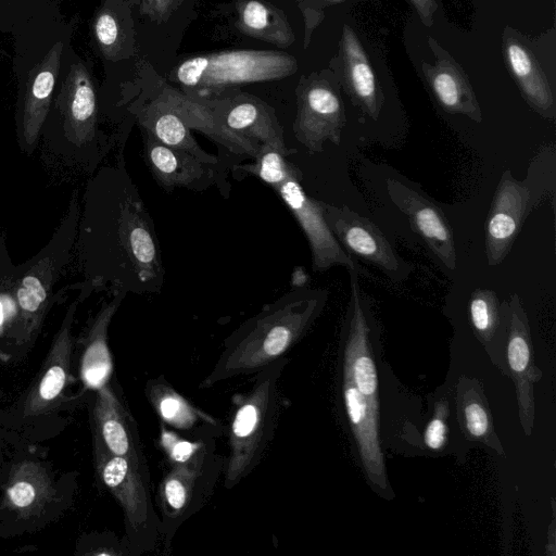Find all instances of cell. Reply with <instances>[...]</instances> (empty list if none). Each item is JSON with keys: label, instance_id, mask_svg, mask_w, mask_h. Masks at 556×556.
Returning a JSON list of instances; mask_svg holds the SVG:
<instances>
[{"label": "cell", "instance_id": "6da1fadb", "mask_svg": "<svg viewBox=\"0 0 556 556\" xmlns=\"http://www.w3.org/2000/svg\"><path fill=\"white\" fill-rule=\"evenodd\" d=\"M72 258L83 277L74 286L79 300L102 290L161 292L165 271L154 223L123 159L89 176Z\"/></svg>", "mask_w": 556, "mask_h": 556}, {"label": "cell", "instance_id": "7a4b0ae2", "mask_svg": "<svg viewBox=\"0 0 556 556\" xmlns=\"http://www.w3.org/2000/svg\"><path fill=\"white\" fill-rule=\"evenodd\" d=\"M326 289L295 287L245 320L225 341L224 351L200 388L256 374L282 358L320 315Z\"/></svg>", "mask_w": 556, "mask_h": 556}, {"label": "cell", "instance_id": "3957f363", "mask_svg": "<svg viewBox=\"0 0 556 556\" xmlns=\"http://www.w3.org/2000/svg\"><path fill=\"white\" fill-rule=\"evenodd\" d=\"M45 152L70 169L93 174L112 148L98 124L97 93L83 63H73L40 132Z\"/></svg>", "mask_w": 556, "mask_h": 556}, {"label": "cell", "instance_id": "277c9868", "mask_svg": "<svg viewBox=\"0 0 556 556\" xmlns=\"http://www.w3.org/2000/svg\"><path fill=\"white\" fill-rule=\"evenodd\" d=\"M286 364L282 357L257 371L252 388L235 400L224 467L226 489H232L255 469L274 438L282 410L279 379Z\"/></svg>", "mask_w": 556, "mask_h": 556}, {"label": "cell", "instance_id": "5b68a950", "mask_svg": "<svg viewBox=\"0 0 556 556\" xmlns=\"http://www.w3.org/2000/svg\"><path fill=\"white\" fill-rule=\"evenodd\" d=\"M296 70V60L286 52L239 49L188 58L175 68V79L202 97L232 85L281 79Z\"/></svg>", "mask_w": 556, "mask_h": 556}, {"label": "cell", "instance_id": "8992f818", "mask_svg": "<svg viewBox=\"0 0 556 556\" xmlns=\"http://www.w3.org/2000/svg\"><path fill=\"white\" fill-rule=\"evenodd\" d=\"M80 214L79 190L72 192L67 208L48 243L30 260L17 265L15 301L18 315L35 325L52 298L53 287L70 265Z\"/></svg>", "mask_w": 556, "mask_h": 556}, {"label": "cell", "instance_id": "52a82bcc", "mask_svg": "<svg viewBox=\"0 0 556 556\" xmlns=\"http://www.w3.org/2000/svg\"><path fill=\"white\" fill-rule=\"evenodd\" d=\"M97 471L123 508L129 546L135 554L155 547L160 531L147 464L109 453L97 442Z\"/></svg>", "mask_w": 556, "mask_h": 556}, {"label": "cell", "instance_id": "ba28073f", "mask_svg": "<svg viewBox=\"0 0 556 556\" xmlns=\"http://www.w3.org/2000/svg\"><path fill=\"white\" fill-rule=\"evenodd\" d=\"M214 443L185 463L170 464L159 484L160 531L167 543L178 528L205 505L224 471L225 458L215 452Z\"/></svg>", "mask_w": 556, "mask_h": 556}, {"label": "cell", "instance_id": "9c48e42d", "mask_svg": "<svg viewBox=\"0 0 556 556\" xmlns=\"http://www.w3.org/2000/svg\"><path fill=\"white\" fill-rule=\"evenodd\" d=\"M321 207L332 235L351 256L372 264L395 283L404 281L413 271V266L395 252L382 231L368 218L348 206L321 202Z\"/></svg>", "mask_w": 556, "mask_h": 556}, {"label": "cell", "instance_id": "30bf717a", "mask_svg": "<svg viewBox=\"0 0 556 556\" xmlns=\"http://www.w3.org/2000/svg\"><path fill=\"white\" fill-rule=\"evenodd\" d=\"M275 190L308 241L315 271H324L339 265L358 273L356 260L341 247L328 227L321 201H316L305 193L301 184V172L296 166L291 165L288 177Z\"/></svg>", "mask_w": 556, "mask_h": 556}, {"label": "cell", "instance_id": "8fae6325", "mask_svg": "<svg viewBox=\"0 0 556 556\" xmlns=\"http://www.w3.org/2000/svg\"><path fill=\"white\" fill-rule=\"evenodd\" d=\"M295 138L309 153L324 151L326 141L339 144L345 124L342 101L324 78L303 79L296 89Z\"/></svg>", "mask_w": 556, "mask_h": 556}, {"label": "cell", "instance_id": "7c38bea8", "mask_svg": "<svg viewBox=\"0 0 556 556\" xmlns=\"http://www.w3.org/2000/svg\"><path fill=\"white\" fill-rule=\"evenodd\" d=\"M502 305L507 319L505 361L515 382L520 422L529 435L534 420L533 384L541 378V371L533 363L528 317L519 296L513 294Z\"/></svg>", "mask_w": 556, "mask_h": 556}, {"label": "cell", "instance_id": "4fadbf2b", "mask_svg": "<svg viewBox=\"0 0 556 556\" xmlns=\"http://www.w3.org/2000/svg\"><path fill=\"white\" fill-rule=\"evenodd\" d=\"M63 42H55L28 75L20 99L16 116L18 149L31 155L40 141V132L49 113L55 81L59 75Z\"/></svg>", "mask_w": 556, "mask_h": 556}, {"label": "cell", "instance_id": "5bb4252c", "mask_svg": "<svg viewBox=\"0 0 556 556\" xmlns=\"http://www.w3.org/2000/svg\"><path fill=\"white\" fill-rule=\"evenodd\" d=\"M530 188L505 170L496 187L485 222V253L490 266L509 253L530 208Z\"/></svg>", "mask_w": 556, "mask_h": 556}, {"label": "cell", "instance_id": "9a60e30c", "mask_svg": "<svg viewBox=\"0 0 556 556\" xmlns=\"http://www.w3.org/2000/svg\"><path fill=\"white\" fill-rule=\"evenodd\" d=\"M387 191L438 260L450 270H455L453 229L442 210L419 191L394 178L387 180Z\"/></svg>", "mask_w": 556, "mask_h": 556}, {"label": "cell", "instance_id": "2e32d148", "mask_svg": "<svg viewBox=\"0 0 556 556\" xmlns=\"http://www.w3.org/2000/svg\"><path fill=\"white\" fill-rule=\"evenodd\" d=\"M202 100L217 119L235 134L258 146L267 144L286 154L290 153L274 109L261 99L239 93L215 99L202 97Z\"/></svg>", "mask_w": 556, "mask_h": 556}, {"label": "cell", "instance_id": "e0dca14e", "mask_svg": "<svg viewBox=\"0 0 556 556\" xmlns=\"http://www.w3.org/2000/svg\"><path fill=\"white\" fill-rule=\"evenodd\" d=\"M143 157L157 185L166 192L177 188L203 191L218 185L217 164L206 163L194 155L169 148L142 130Z\"/></svg>", "mask_w": 556, "mask_h": 556}, {"label": "cell", "instance_id": "ac0fdd59", "mask_svg": "<svg viewBox=\"0 0 556 556\" xmlns=\"http://www.w3.org/2000/svg\"><path fill=\"white\" fill-rule=\"evenodd\" d=\"M342 401L367 480L375 488L388 490L383 452L376 413L352 381L342 374Z\"/></svg>", "mask_w": 556, "mask_h": 556}, {"label": "cell", "instance_id": "d6986e66", "mask_svg": "<svg viewBox=\"0 0 556 556\" xmlns=\"http://www.w3.org/2000/svg\"><path fill=\"white\" fill-rule=\"evenodd\" d=\"M151 101L175 112L190 129L195 128L230 152L256 157L260 146L228 129L217 119L202 98L182 93L164 85Z\"/></svg>", "mask_w": 556, "mask_h": 556}, {"label": "cell", "instance_id": "ffe728a7", "mask_svg": "<svg viewBox=\"0 0 556 556\" xmlns=\"http://www.w3.org/2000/svg\"><path fill=\"white\" fill-rule=\"evenodd\" d=\"M94 420L98 441L109 453L147 464L134 418L106 384L97 389Z\"/></svg>", "mask_w": 556, "mask_h": 556}, {"label": "cell", "instance_id": "44dd1931", "mask_svg": "<svg viewBox=\"0 0 556 556\" xmlns=\"http://www.w3.org/2000/svg\"><path fill=\"white\" fill-rule=\"evenodd\" d=\"M135 115L141 129L161 143L188 152L206 163H219L217 156L200 147L191 129L175 112L150 101L136 110Z\"/></svg>", "mask_w": 556, "mask_h": 556}, {"label": "cell", "instance_id": "7402d4cb", "mask_svg": "<svg viewBox=\"0 0 556 556\" xmlns=\"http://www.w3.org/2000/svg\"><path fill=\"white\" fill-rule=\"evenodd\" d=\"M472 330L493 363L503 368L507 319L496 293L490 289H476L468 302Z\"/></svg>", "mask_w": 556, "mask_h": 556}, {"label": "cell", "instance_id": "603a6c76", "mask_svg": "<svg viewBox=\"0 0 556 556\" xmlns=\"http://www.w3.org/2000/svg\"><path fill=\"white\" fill-rule=\"evenodd\" d=\"M342 51L350 93L367 115L377 118L381 100L376 77L357 37L348 26L343 29Z\"/></svg>", "mask_w": 556, "mask_h": 556}, {"label": "cell", "instance_id": "cb8c5ba5", "mask_svg": "<svg viewBox=\"0 0 556 556\" xmlns=\"http://www.w3.org/2000/svg\"><path fill=\"white\" fill-rule=\"evenodd\" d=\"M126 294H113L109 302L103 303L97 314L88 337V344L81 362V378L91 389L106 384L112 371V359L108 346V327Z\"/></svg>", "mask_w": 556, "mask_h": 556}, {"label": "cell", "instance_id": "d4e9b609", "mask_svg": "<svg viewBox=\"0 0 556 556\" xmlns=\"http://www.w3.org/2000/svg\"><path fill=\"white\" fill-rule=\"evenodd\" d=\"M237 26L247 36L287 48L294 33L285 13L268 2L241 0L237 2Z\"/></svg>", "mask_w": 556, "mask_h": 556}, {"label": "cell", "instance_id": "484cf974", "mask_svg": "<svg viewBox=\"0 0 556 556\" xmlns=\"http://www.w3.org/2000/svg\"><path fill=\"white\" fill-rule=\"evenodd\" d=\"M456 404L464 433L470 440L503 454V446L494 432L491 414L478 382L462 378L457 386Z\"/></svg>", "mask_w": 556, "mask_h": 556}, {"label": "cell", "instance_id": "4316f807", "mask_svg": "<svg viewBox=\"0 0 556 556\" xmlns=\"http://www.w3.org/2000/svg\"><path fill=\"white\" fill-rule=\"evenodd\" d=\"M506 56L513 75L528 102L544 117L554 118L553 92L529 51L513 40L506 46Z\"/></svg>", "mask_w": 556, "mask_h": 556}, {"label": "cell", "instance_id": "83f0119b", "mask_svg": "<svg viewBox=\"0 0 556 556\" xmlns=\"http://www.w3.org/2000/svg\"><path fill=\"white\" fill-rule=\"evenodd\" d=\"M146 394L164 422L180 430L195 431V427L216 426L213 418L192 406L163 378L149 381Z\"/></svg>", "mask_w": 556, "mask_h": 556}, {"label": "cell", "instance_id": "f1b7e54d", "mask_svg": "<svg viewBox=\"0 0 556 556\" xmlns=\"http://www.w3.org/2000/svg\"><path fill=\"white\" fill-rule=\"evenodd\" d=\"M430 86L441 105L450 113H460L481 122V111L470 85L448 63H440L429 74Z\"/></svg>", "mask_w": 556, "mask_h": 556}, {"label": "cell", "instance_id": "f546056e", "mask_svg": "<svg viewBox=\"0 0 556 556\" xmlns=\"http://www.w3.org/2000/svg\"><path fill=\"white\" fill-rule=\"evenodd\" d=\"M286 155L270 146L261 144L253 163L235 165L233 169L255 175L275 189L290 173L292 163L287 161Z\"/></svg>", "mask_w": 556, "mask_h": 556}, {"label": "cell", "instance_id": "4dcf8cb0", "mask_svg": "<svg viewBox=\"0 0 556 556\" xmlns=\"http://www.w3.org/2000/svg\"><path fill=\"white\" fill-rule=\"evenodd\" d=\"M161 426L160 444L169 464H180L191 459L207 444L214 441L212 434L201 435L194 440H187L167 430L164 425Z\"/></svg>", "mask_w": 556, "mask_h": 556}, {"label": "cell", "instance_id": "1f68e13d", "mask_svg": "<svg viewBox=\"0 0 556 556\" xmlns=\"http://www.w3.org/2000/svg\"><path fill=\"white\" fill-rule=\"evenodd\" d=\"M93 29L102 52L108 59H113L121 43V27L116 16L110 11H101L96 17Z\"/></svg>", "mask_w": 556, "mask_h": 556}, {"label": "cell", "instance_id": "d6a6232c", "mask_svg": "<svg viewBox=\"0 0 556 556\" xmlns=\"http://www.w3.org/2000/svg\"><path fill=\"white\" fill-rule=\"evenodd\" d=\"M450 415V405L447 400H442L435 404L433 416L428 421L424 431V443L431 451H440L447 441V418Z\"/></svg>", "mask_w": 556, "mask_h": 556}, {"label": "cell", "instance_id": "836d02e7", "mask_svg": "<svg viewBox=\"0 0 556 556\" xmlns=\"http://www.w3.org/2000/svg\"><path fill=\"white\" fill-rule=\"evenodd\" d=\"M65 383V369L61 365L51 366L42 377L38 394L42 401L54 400L62 391Z\"/></svg>", "mask_w": 556, "mask_h": 556}, {"label": "cell", "instance_id": "e575fe53", "mask_svg": "<svg viewBox=\"0 0 556 556\" xmlns=\"http://www.w3.org/2000/svg\"><path fill=\"white\" fill-rule=\"evenodd\" d=\"M11 502L20 508H25L33 504L36 498V490L27 481L15 482L8 491Z\"/></svg>", "mask_w": 556, "mask_h": 556}, {"label": "cell", "instance_id": "d590c367", "mask_svg": "<svg viewBox=\"0 0 556 556\" xmlns=\"http://www.w3.org/2000/svg\"><path fill=\"white\" fill-rule=\"evenodd\" d=\"M144 9L153 16H164L168 13L174 0H143Z\"/></svg>", "mask_w": 556, "mask_h": 556}, {"label": "cell", "instance_id": "8d00e7d4", "mask_svg": "<svg viewBox=\"0 0 556 556\" xmlns=\"http://www.w3.org/2000/svg\"><path fill=\"white\" fill-rule=\"evenodd\" d=\"M425 23L430 24L437 9L434 0H412Z\"/></svg>", "mask_w": 556, "mask_h": 556}, {"label": "cell", "instance_id": "74e56055", "mask_svg": "<svg viewBox=\"0 0 556 556\" xmlns=\"http://www.w3.org/2000/svg\"><path fill=\"white\" fill-rule=\"evenodd\" d=\"M328 1H342V0H328Z\"/></svg>", "mask_w": 556, "mask_h": 556}]
</instances>
